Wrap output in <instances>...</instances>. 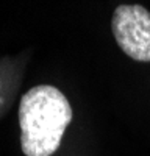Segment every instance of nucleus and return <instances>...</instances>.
Masks as SVG:
<instances>
[{"mask_svg": "<svg viewBox=\"0 0 150 156\" xmlns=\"http://www.w3.org/2000/svg\"><path fill=\"white\" fill-rule=\"evenodd\" d=\"M72 120V108L53 86L31 87L20 100V147L27 156H52Z\"/></svg>", "mask_w": 150, "mask_h": 156, "instance_id": "nucleus-1", "label": "nucleus"}, {"mask_svg": "<svg viewBox=\"0 0 150 156\" xmlns=\"http://www.w3.org/2000/svg\"><path fill=\"white\" fill-rule=\"evenodd\" d=\"M111 27L119 47L130 58L150 62V11L141 5H120Z\"/></svg>", "mask_w": 150, "mask_h": 156, "instance_id": "nucleus-2", "label": "nucleus"}]
</instances>
